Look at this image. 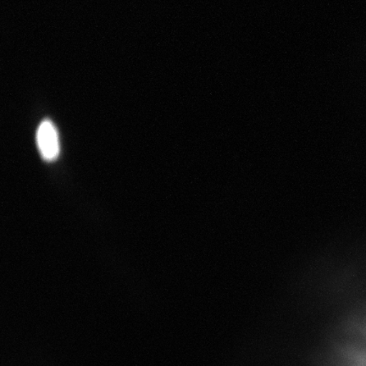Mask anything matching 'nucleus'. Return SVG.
Returning <instances> with one entry per match:
<instances>
[{
    "label": "nucleus",
    "instance_id": "obj_1",
    "mask_svg": "<svg viewBox=\"0 0 366 366\" xmlns=\"http://www.w3.org/2000/svg\"><path fill=\"white\" fill-rule=\"evenodd\" d=\"M36 144L41 155L47 162H53L59 157V135L52 122L45 120L41 123L36 132Z\"/></svg>",
    "mask_w": 366,
    "mask_h": 366
}]
</instances>
